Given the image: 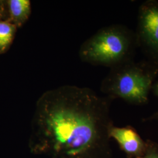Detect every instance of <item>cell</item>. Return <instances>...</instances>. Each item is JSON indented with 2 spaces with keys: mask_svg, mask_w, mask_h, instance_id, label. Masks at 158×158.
I'll return each mask as SVG.
<instances>
[{
  "mask_svg": "<svg viewBox=\"0 0 158 158\" xmlns=\"http://www.w3.org/2000/svg\"><path fill=\"white\" fill-rule=\"evenodd\" d=\"M147 148L141 158H158V143L151 140H147Z\"/></svg>",
  "mask_w": 158,
  "mask_h": 158,
  "instance_id": "8",
  "label": "cell"
},
{
  "mask_svg": "<svg viewBox=\"0 0 158 158\" xmlns=\"http://www.w3.org/2000/svg\"><path fill=\"white\" fill-rule=\"evenodd\" d=\"M135 32L138 48L158 64V1L147 0L139 6Z\"/></svg>",
  "mask_w": 158,
  "mask_h": 158,
  "instance_id": "4",
  "label": "cell"
},
{
  "mask_svg": "<svg viewBox=\"0 0 158 158\" xmlns=\"http://www.w3.org/2000/svg\"><path fill=\"white\" fill-rule=\"evenodd\" d=\"M17 27L8 20L0 19V54L8 51L11 45Z\"/></svg>",
  "mask_w": 158,
  "mask_h": 158,
  "instance_id": "7",
  "label": "cell"
},
{
  "mask_svg": "<svg viewBox=\"0 0 158 158\" xmlns=\"http://www.w3.org/2000/svg\"><path fill=\"white\" fill-rule=\"evenodd\" d=\"M151 91H152L153 93L158 98V81L154 83ZM151 120H156L158 121V110L156 112L154 113L151 117L145 119L143 121H151Z\"/></svg>",
  "mask_w": 158,
  "mask_h": 158,
  "instance_id": "9",
  "label": "cell"
},
{
  "mask_svg": "<svg viewBox=\"0 0 158 158\" xmlns=\"http://www.w3.org/2000/svg\"><path fill=\"white\" fill-rule=\"evenodd\" d=\"M138 48L135 32L127 26L112 25L99 29L80 46L81 60L112 68L134 59Z\"/></svg>",
  "mask_w": 158,
  "mask_h": 158,
  "instance_id": "3",
  "label": "cell"
},
{
  "mask_svg": "<svg viewBox=\"0 0 158 158\" xmlns=\"http://www.w3.org/2000/svg\"><path fill=\"white\" fill-rule=\"evenodd\" d=\"M9 12L8 21L18 28L23 27L31 14V3L29 0H9L7 2Z\"/></svg>",
  "mask_w": 158,
  "mask_h": 158,
  "instance_id": "6",
  "label": "cell"
},
{
  "mask_svg": "<svg viewBox=\"0 0 158 158\" xmlns=\"http://www.w3.org/2000/svg\"><path fill=\"white\" fill-rule=\"evenodd\" d=\"M110 96L63 85L44 92L31 121L29 149L50 158H111Z\"/></svg>",
  "mask_w": 158,
  "mask_h": 158,
  "instance_id": "1",
  "label": "cell"
},
{
  "mask_svg": "<svg viewBox=\"0 0 158 158\" xmlns=\"http://www.w3.org/2000/svg\"><path fill=\"white\" fill-rule=\"evenodd\" d=\"M100 90L106 96L121 98L129 104H145L158 75V64L148 59H134L110 68Z\"/></svg>",
  "mask_w": 158,
  "mask_h": 158,
  "instance_id": "2",
  "label": "cell"
},
{
  "mask_svg": "<svg viewBox=\"0 0 158 158\" xmlns=\"http://www.w3.org/2000/svg\"><path fill=\"white\" fill-rule=\"evenodd\" d=\"M3 17H4V10L2 8L0 7V19H2Z\"/></svg>",
  "mask_w": 158,
  "mask_h": 158,
  "instance_id": "10",
  "label": "cell"
},
{
  "mask_svg": "<svg viewBox=\"0 0 158 158\" xmlns=\"http://www.w3.org/2000/svg\"><path fill=\"white\" fill-rule=\"evenodd\" d=\"M110 136L117 141L128 158H141L145 152L147 142L130 125L124 127L114 125L110 131Z\"/></svg>",
  "mask_w": 158,
  "mask_h": 158,
  "instance_id": "5",
  "label": "cell"
}]
</instances>
